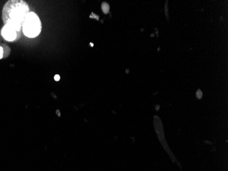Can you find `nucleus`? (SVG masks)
Returning <instances> with one entry per match:
<instances>
[{
  "label": "nucleus",
  "mask_w": 228,
  "mask_h": 171,
  "mask_svg": "<svg viewBox=\"0 0 228 171\" xmlns=\"http://www.w3.org/2000/svg\"><path fill=\"white\" fill-rule=\"evenodd\" d=\"M29 12L28 4L22 0H10L2 10V20L4 25L22 28L24 20Z\"/></svg>",
  "instance_id": "obj_1"
},
{
  "label": "nucleus",
  "mask_w": 228,
  "mask_h": 171,
  "mask_svg": "<svg viewBox=\"0 0 228 171\" xmlns=\"http://www.w3.org/2000/svg\"><path fill=\"white\" fill-rule=\"evenodd\" d=\"M23 33L29 38L38 36L42 30V23L35 12H29L23 23Z\"/></svg>",
  "instance_id": "obj_2"
},
{
  "label": "nucleus",
  "mask_w": 228,
  "mask_h": 171,
  "mask_svg": "<svg viewBox=\"0 0 228 171\" xmlns=\"http://www.w3.org/2000/svg\"><path fill=\"white\" fill-rule=\"evenodd\" d=\"M23 28H16L14 26L6 25L2 29V36L6 41H14L21 37Z\"/></svg>",
  "instance_id": "obj_3"
},
{
  "label": "nucleus",
  "mask_w": 228,
  "mask_h": 171,
  "mask_svg": "<svg viewBox=\"0 0 228 171\" xmlns=\"http://www.w3.org/2000/svg\"><path fill=\"white\" fill-rule=\"evenodd\" d=\"M1 46L3 47V49H4V57L6 58V57H7L10 53V49L6 45L3 44Z\"/></svg>",
  "instance_id": "obj_4"
},
{
  "label": "nucleus",
  "mask_w": 228,
  "mask_h": 171,
  "mask_svg": "<svg viewBox=\"0 0 228 171\" xmlns=\"http://www.w3.org/2000/svg\"><path fill=\"white\" fill-rule=\"evenodd\" d=\"M102 10H103V11L105 13V14H107V13L109 11V6L105 2L103 3Z\"/></svg>",
  "instance_id": "obj_5"
},
{
  "label": "nucleus",
  "mask_w": 228,
  "mask_h": 171,
  "mask_svg": "<svg viewBox=\"0 0 228 171\" xmlns=\"http://www.w3.org/2000/svg\"><path fill=\"white\" fill-rule=\"evenodd\" d=\"M4 57V49L2 46H0V59H2Z\"/></svg>",
  "instance_id": "obj_6"
},
{
  "label": "nucleus",
  "mask_w": 228,
  "mask_h": 171,
  "mask_svg": "<svg viewBox=\"0 0 228 171\" xmlns=\"http://www.w3.org/2000/svg\"><path fill=\"white\" fill-rule=\"evenodd\" d=\"M54 79H55V81H59V80L60 79V76L59 75H56L54 77Z\"/></svg>",
  "instance_id": "obj_7"
}]
</instances>
